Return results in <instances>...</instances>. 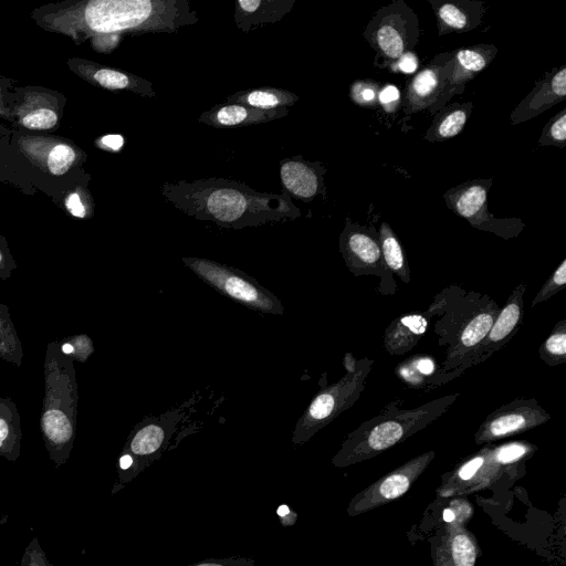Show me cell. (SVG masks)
Listing matches in <instances>:
<instances>
[{
  "label": "cell",
  "instance_id": "cell-1",
  "mask_svg": "<svg viewBox=\"0 0 566 566\" xmlns=\"http://www.w3.org/2000/svg\"><path fill=\"white\" fill-rule=\"evenodd\" d=\"M501 307L489 295L451 285L443 289L427 308L438 344L444 348L439 386L474 366L478 348L488 335Z\"/></svg>",
  "mask_w": 566,
  "mask_h": 566
},
{
  "label": "cell",
  "instance_id": "cell-2",
  "mask_svg": "<svg viewBox=\"0 0 566 566\" xmlns=\"http://www.w3.org/2000/svg\"><path fill=\"white\" fill-rule=\"evenodd\" d=\"M458 397L459 394L447 395L413 409L388 406L347 434L332 464L346 468L379 455L434 422Z\"/></svg>",
  "mask_w": 566,
  "mask_h": 566
},
{
  "label": "cell",
  "instance_id": "cell-3",
  "mask_svg": "<svg viewBox=\"0 0 566 566\" xmlns=\"http://www.w3.org/2000/svg\"><path fill=\"white\" fill-rule=\"evenodd\" d=\"M536 450L535 444L524 440L486 443L442 476L437 495L459 497L495 486L504 480H515L524 473L525 462Z\"/></svg>",
  "mask_w": 566,
  "mask_h": 566
},
{
  "label": "cell",
  "instance_id": "cell-4",
  "mask_svg": "<svg viewBox=\"0 0 566 566\" xmlns=\"http://www.w3.org/2000/svg\"><path fill=\"white\" fill-rule=\"evenodd\" d=\"M419 34L418 17L403 0L380 7L363 32L376 52L375 64L389 70L402 54L413 51Z\"/></svg>",
  "mask_w": 566,
  "mask_h": 566
},
{
  "label": "cell",
  "instance_id": "cell-5",
  "mask_svg": "<svg viewBox=\"0 0 566 566\" xmlns=\"http://www.w3.org/2000/svg\"><path fill=\"white\" fill-rule=\"evenodd\" d=\"M373 365L374 360L370 358L358 359L354 371L346 373L337 382L323 387L296 422L293 443L307 442L339 413L350 408L360 397Z\"/></svg>",
  "mask_w": 566,
  "mask_h": 566
},
{
  "label": "cell",
  "instance_id": "cell-6",
  "mask_svg": "<svg viewBox=\"0 0 566 566\" xmlns=\"http://www.w3.org/2000/svg\"><path fill=\"white\" fill-rule=\"evenodd\" d=\"M182 261L207 284L245 307L265 314H283L281 301L244 272L206 259L184 258Z\"/></svg>",
  "mask_w": 566,
  "mask_h": 566
},
{
  "label": "cell",
  "instance_id": "cell-7",
  "mask_svg": "<svg viewBox=\"0 0 566 566\" xmlns=\"http://www.w3.org/2000/svg\"><path fill=\"white\" fill-rule=\"evenodd\" d=\"M492 178H475L454 186L443 193L447 207L465 219L474 229L491 232L505 240L516 238L525 228L518 218H496L488 209Z\"/></svg>",
  "mask_w": 566,
  "mask_h": 566
},
{
  "label": "cell",
  "instance_id": "cell-8",
  "mask_svg": "<svg viewBox=\"0 0 566 566\" xmlns=\"http://www.w3.org/2000/svg\"><path fill=\"white\" fill-rule=\"evenodd\" d=\"M165 3L149 0H95L86 4L84 23L99 34L161 25Z\"/></svg>",
  "mask_w": 566,
  "mask_h": 566
},
{
  "label": "cell",
  "instance_id": "cell-9",
  "mask_svg": "<svg viewBox=\"0 0 566 566\" xmlns=\"http://www.w3.org/2000/svg\"><path fill=\"white\" fill-rule=\"evenodd\" d=\"M450 518L430 539L433 566H475L480 546L465 524L472 515V507L464 499L454 497L449 506Z\"/></svg>",
  "mask_w": 566,
  "mask_h": 566
},
{
  "label": "cell",
  "instance_id": "cell-10",
  "mask_svg": "<svg viewBox=\"0 0 566 566\" xmlns=\"http://www.w3.org/2000/svg\"><path fill=\"white\" fill-rule=\"evenodd\" d=\"M339 251L347 269L356 276L375 275L381 279L380 292L394 294L392 274L385 266L378 232L374 228L346 220L339 237Z\"/></svg>",
  "mask_w": 566,
  "mask_h": 566
},
{
  "label": "cell",
  "instance_id": "cell-11",
  "mask_svg": "<svg viewBox=\"0 0 566 566\" xmlns=\"http://www.w3.org/2000/svg\"><path fill=\"white\" fill-rule=\"evenodd\" d=\"M178 411L148 419L133 432L126 451L119 458V479L122 484L130 482L142 471L160 458L175 430Z\"/></svg>",
  "mask_w": 566,
  "mask_h": 566
},
{
  "label": "cell",
  "instance_id": "cell-12",
  "mask_svg": "<svg viewBox=\"0 0 566 566\" xmlns=\"http://www.w3.org/2000/svg\"><path fill=\"white\" fill-rule=\"evenodd\" d=\"M434 457L436 452L432 450L423 452L382 475L352 497L346 513L349 516H357L401 497L427 470Z\"/></svg>",
  "mask_w": 566,
  "mask_h": 566
},
{
  "label": "cell",
  "instance_id": "cell-13",
  "mask_svg": "<svg viewBox=\"0 0 566 566\" xmlns=\"http://www.w3.org/2000/svg\"><path fill=\"white\" fill-rule=\"evenodd\" d=\"M551 420L534 398H518L491 412L474 434L476 444H486L532 430Z\"/></svg>",
  "mask_w": 566,
  "mask_h": 566
},
{
  "label": "cell",
  "instance_id": "cell-14",
  "mask_svg": "<svg viewBox=\"0 0 566 566\" xmlns=\"http://www.w3.org/2000/svg\"><path fill=\"white\" fill-rule=\"evenodd\" d=\"M454 51L437 54L408 81L401 106L406 116L429 109L446 86L452 67Z\"/></svg>",
  "mask_w": 566,
  "mask_h": 566
},
{
  "label": "cell",
  "instance_id": "cell-15",
  "mask_svg": "<svg viewBox=\"0 0 566 566\" xmlns=\"http://www.w3.org/2000/svg\"><path fill=\"white\" fill-rule=\"evenodd\" d=\"M496 54L497 48L489 43H479L454 50L449 80L437 101L429 108V114L433 115L447 105L453 96L462 94L467 83L486 69Z\"/></svg>",
  "mask_w": 566,
  "mask_h": 566
},
{
  "label": "cell",
  "instance_id": "cell-16",
  "mask_svg": "<svg viewBox=\"0 0 566 566\" xmlns=\"http://www.w3.org/2000/svg\"><path fill=\"white\" fill-rule=\"evenodd\" d=\"M524 282L517 284L509 296L504 307L500 310L488 335L478 348L474 365L490 358L495 352L502 349L516 335L523 325L524 318Z\"/></svg>",
  "mask_w": 566,
  "mask_h": 566
},
{
  "label": "cell",
  "instance_id": "cell-17",
  "mask_svg": "<svg viewBox=\"0 0 566 566\" xmlns=\"http://www.w3.org/2000/svg\"><path fill=\"white\" fill-rule=\"evenodd\" d=\"M566 99V65L547 71L535 82L531 92L512 111L511 124L518 125L534 118Z\"/></svg>",
  "mask_w": 566,
  "mask_h": 566
},
{
  "label": "cell",
  "instance_id": "cell-18",
  "mask_svg": "<svg viewBox=\"0 0 566 566\" xmlns=\"http://www.w3.org/2000/svg\"><path fill=\"white\" fill-rule=\"evenodd\" d=\"M437 20L440 36L464 33L478 28L486 11L485 2L478 0H428Z\"/></svg>",
  "mask_w": 566,
  "mask_h": 566
},
{
  "label": "cell",
  "instance_id": "cell-19",
  "mask_svg": "<svg viewBox=\"0 0 566 566\" xmlns=\"http://www.w3.org/2000/svg\"><path fill=\"white\" fill-rule=\"evenodd\" d=\"M430 318L427 312L403 314L385 329L384 347L390 355H403L411 350L427 333Z\"/></svg>",
  "mask_w": 566,
  "mask_h": 566
},
{
  "label": "cell",
  "instance_id": "cell-20",
  "mask_svg": "<svg viewBox=\"0 0 566 566\" xmlns=\"http://www.w3.org/2000/svg\"><path fill=\"white\" fill-rule=\"evenodd\" d=\"M472 102H454L444 105L433 114V120L426 130L423 138L427 142L436 143L455 137L463 130L472 113Z\"/></svg>",
  "mask_w": 566,
  "mask_h": 566
},
{
  "label": "cell",
  "instance_id": "cell-21",
  "mask_svg": "<svg viewBox=\"0 0 566 566\" xmlns=\"http://www.w3.org/2000/svg\"><path fill=\"white\" fill-rule=\"evenodd\" d=\"M396 376L408 387L424 388L439 386L440 366L434 357L429 355H413L398 364Z\"/></svg>",
  "mask_w": 566,
  "mask_h": 566
},
{
  "label": "cell",
  "instance_id": "cell-22",
  "mask_svg": "<svg viewBox=\"0 0 566 566\" xmlns=\"http://www.w3.org/2000/svg\"><path fill=\"white\" fill-rule=\"evenodd\" d=\"M281 179L285 188L294 196L311 199L322 187L317 168L302 161H287L281 168Z\"/></svg>",
  "mask_w": 566,
  "mask_h": 566
},
{
  "label": "cell",
  "instance_id": "cell-23",
  "mask_svg": "<svg viewBox=\"0 0 566 566\" xmlns=\"http://www.w3.org/2000/svg\"><path fill=\"white\" fill-rule=\"evenodd\" d=\"M382 260L389 273L397 275L403 283L410 282V269L401 243L387 222H381L378 231Z\"/></svg>",
  "mask_w": 566,
  "mask_h": 566
},
{
  "label": "cell",
  "instance_id": "cell-24",
  "mask_svg": "<svg viewBox=\"0 0 566 566\" xmlns=\"http://www.w3.org/2000/svg\"><path fill=\"white\" fill-rule=\"evenodd\" d=\"M207 210L218 221L234 222L239 220L247 210V199L238 190L222 188L214 190L207 198Z\"/></svg>",
  "mask_w": 566,
  "mask_h": 566
},
{
  "label": "cell",
  "instance_id": "cell-25",
  "mask_svg": "<svg viewBox=\"0 0 566 566\" xmlns=\"http://www.w3.org/2000/svg\"><path fill=\"white\" fill-rule=\"evenodd\" d=\"M539 358L549 367L566 363V319L557 322L539 346Z\"/></svg>",
  "mask_w": 566,
  "mask_h": 566
},
{
  "label": "cell",
  "instance_id": "cell-26",
  "mask_svg": "<svg viewBox=\"0 0 566 566\" xmlns=\"http://www.w3.org/2000/svg\"><path fill=\"white\" fill-rule=\"evenodd\" d=\"M42 426L48 438L55 443H64L72 437V426L67 417L60 410L44 412Z\"/></svg>",
  "mask_w": 566,
  "mask_h": 566
},
{
  "label": "cell",
  "instance_id": "cell-27",
  "mask_svg": "<svg viewBox=\"0 0 566 566\" xmlns=\"http://www.w3.org/2000/svg\"><path fill=\"white\" fill-rule=\"evenodd\" d=\"M380 88V85L374 80H356L350 84L349 98L359 107L376 109L379 107Z\"/></svg>",
  "mask_w": 566,
  "mask_h": 566
},
{
  "label": "cell",
  "instance_id": "cell-28",
  "mask_svg": "<svg viewBox=\"0 0 566 566\" xmlns=\"http://www.w3.org/2000/svg\"><path fill=\"white\" fill-rule=\"evenodd\" d=\"M539 146H566V108L560 109L543 127L538 138Z\"/></svg>",
  "mask_w": 566,
  "mask_h": 566
},
{
  "label": "cell",
  "instance_id": "cell-29",
  "mask_svg": "<svg viewBox=\"0 0 566 566\" xmlns=\"http://www.w3.org/2000/svg\"><path fill=\"white\" fill-rule=\"evenodd\" d=\"M566 286V259L555 269L552 275L545 281L541 290L532 301V307L543 303L564 290Z\"/></svg>",
  "mask_w": 566,
  "mask_h": 566
},
{
  "label": "cell",
  "instance_id": "cell-30",
  "mask_svg": "<svg viewBox=\"0 0 566 566\" xmlns=\"http://www.w3.org/2000/svg\"><path fill=\"white\" fill-rule=\"evenodd\" d=\"M75 159L74 149L66 144L55 145L48 155V167L55 176L65 174Z\"/></svg>",
  "mask_w": 566,
  "mask_h": 566
},
{
  "label": "cell",
  "instance_id": "cell-31",
  "mask_svg": "<svg viewBox=\"0 0 566 566\" xmlns=\"http://www.w3.org/2000/svg\"><path fill=\"white\" fill-rule=\"evenodd\" d=\"M94 80L103 87L123 90L129 86L130 78L123 72L112 69H99L94 73Z\"/></svg>",
  "mask_w": 566,
  "mask_h": 566
},
{
  "label": "cell",
  "instance_id": "cell-32",
  "mask_svg": "<svg viewBox=\"0 0 566 566\" xmlns=\"http://www.w3.org/2000/svg\"><path fill=\"white\" fill-rule=\"evenodd\" d=\"M57 122L56 114L49 108H39L22 118V125L30 129H49Z\"/></svg>",
  "mask_w": 566,
  "mask_h": 566
},
{
  "label": "cell",
  "instance_id": "cell-33",
  "mask_svg": "<svg viewBox=\"0 0 566 566\" xmlns=\"http://www.w3.org/2000/svg\"><path fill=\"white\" fill-rule=\"evenodd\" d=\"M251 116L248 108L241 105H228L221 107L216 114L214 119L223 126H234L244 123Z\"/></svg>",
  "mask_w": 566,
  "mask_h": 566
},
{
  "label": "cell",
  "instance_id": "cell-34",
  "mask_svg": "<svg viewBox=\"0 0 566 566\" xmlns=\"http://www.w3.org/2000/svg\"><path fill=\"white\" fill-rule=\"evenodd\" d=\"M240 99H244L250 106L256 108H273L282 103L281 97L276 93L265 90L252 91L244 98Z\"/></svg>",
  "mask_w": 566,
  "mask_h": 566
},
{
  "label": "cell",
  "instance_id": "cell-35",
  "mask_svg": "<svg viewBox=\"0 0 566 566\" xmlns=\"http://www.w3.org/2000/svg\"><path fill=\"white\" fill-rule=\"evenodd\" d=\"M379 107L386 113L394 114L401 107V94L397 86L387 84L379 91Z\"/></svg>",
  "mask_w": 566,
  "mask_h": 566
},
{
  "label": "cell",
  "instance_id": "cell-36",
  "mask_svg": "<svg viewBox=\"0 0 566 566\" xmlns=\"http://www.w3.org/2000/svg\"><path fill=\"white\" fill-rule=\"evenodd\" d=\"M186 566H256L252 557L247 556H228V557H210Z\"/></svg>",
  "mask_w": 566,
  "mask_h": 566
},
{
  "label": "cell",
  "instance_id": "cell-37",
  "mask_svg": "<svg viewBox=\"0 0 566 566\" xmlns=\"http://www.w3.org/2000/svg\"><path fill=\"white\" fill-rule=\"evenodd\" d=\"M418 65L419 61L416 53L413 51H410L402 54L389 71L410 74L417 71Z\"/></svg>",
  "mask_w": 566,
  "mask_h": 566
},
{
  "label": "cell",
  "instance_id": "cell-38",
  "mask_svg": "<svg viewBox=\"0 0 566 566\" xmlns=\"http://www.w3.org/2000/svg\"><path fill=\"white\" fill-rule=\"evenodd\" d=\"M66 208L67 210L77 218L85 217V207L82 203V200L77 193H72L66 199Z\"/></svg>",
  "mask_w": 566,
  "mask_h": 566
},
{
  "label": "cell",
  "instance_id": "cell-39",
  "mask_svg": "<svg viewBox=\"0 0 566 566\" xmlns=\"http://www.w3.org/2000/svg\"><path fill=\"white\" fill-rule=\"evenodd\" d=\"M276 514L280 517V522L283 526H291L295 524L297 520V513L285 504H282L277 507Z\"/></svg>",
  "mask_w": 566,
  "mask_h": 566
},
{
  "label": "cell",
  "instance_id": "cell-40",
  "mask_svg": "<svg viewBox=\"0 0 566 566\" xmlns=\"http://www.w3.org/2000/svg\"><path fill=\"white\" fill-rule=\"evenodd\" d=\"M101 145L109 150L117 151L124 144V138L120 135H106L101 138Z\"/></svg>",
  "mask_w": 566,
  "mask_h": 566
},
{
  "label": "cell",
  "instance_id": "cell-41",
  "mask_svg": "<svg viewBox=\"0 0 566 566\" xmlns=\"http://www.w3.org/2000/svg\"><path fill=\"white\" fill-rule=\"evenodd\" d=\"M23 566H46V564L43 556L34 549L32 553H28V557L25 555Z\"/></svg>",
  "mask_w": 566,
  "mask_h": 566
},
{
  "label": "cell",
  "instance_id": "cell-42",
  "mask_svg": "<svg viewBox=\"0 0 566 566\" xmlns=\"http://www.w3.org/2000/svg\"><path fill=\"white\" fill-rule=\"evenodd\" d=\"M239 7L241 10L248 13H252L259 9V7L262 4V1L260 0H240L238 1Z\"/></svg>",
  "mask_w": 566,
  "mask_h": 566
},
{
  "label": "cell",
  "instance_id": "cell-43",
  "mask_svg": "<svg viewBox=\"0 0 566 566\" xmlns=\"http://www.w3.org/2000/svg\"><path fill=\"white\" fill-rule=\"evenodd\" d=\"M358 360L355 359L350 353H347L344 357V366L346 368V373L354 371L357 368Z\"/></svg>",
  "mask_w": 566,
  "mask_h": 566
},
{
  "label": "cell",
  "instance_id": "cell-44",
  "mask_svg": "<svg viewBox=\"0 0 566 566\" xmlns=\"http://www.w3.org/2000/svg\"><path fill=\"white\" fill-rule=\"evenodd\" d=\"M8 433H9L8 423L3 419H0V447L2 446L3 441L8 437Z\"/></svg>",
  "mask_w": 566,
  "mask_h": 566
},
{
  "label": "cell",
  "instance_id": "cell-45",
  "mask_svg": "<svg viewBox=\"0 0 566 566\" xmlns=\"http://www.w3.org/2000/svg\"><path fill=\"white\" fill-rule=\"evenodd\" d=\"M62 350H63L64 353H66V354H70V353H72V352H73V346H72L71 344H64V345L62 346Z\"/></svg>",
  "mask_w": 566,
  "mask_h": 566
},
{
  "label": "cell",
  "instance_id": "cell-46",
  "mask_svg": "<svg viewBox=\"0 0 566 566\" xmlns=\"http://www.w3.org/2000/svg\"><path fill=\"white\" fill-rule=\"evenodd\" d=\"M1 260H2V256H1V253H0V263H1Z\"/></svg>",
  "mask_w": 566,
  "mask_h": 566
}]
</instances>
